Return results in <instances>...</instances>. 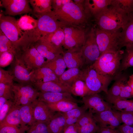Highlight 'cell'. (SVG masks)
<instances>
[{"mask_svg":"<svg viewBox=\"0 0 133 133\" xmlns=\"http://www.w3.org/2000/svg\"><path fill=\"white\" fill-rule=\"evenodd\" d=\"M112 0H85V9L90 16L95 17L111 4Z\"/></svg>","mask_w":133,"mask_h":133,"instance_id":"obj_23","label":"cell"},{"mask_svg":"<svg viewBox=\"0 0 133 133\" xmlns=\"http://www.w3.org/2000/svg\"><path fill=\"white\" fill-rule=\"evenodd\" d=\"M82 101L84 105L93 114L112 109L109 103L104 100L99 93L84 96L82 97Z\"/></svg>","mask_w":133,"mask_h":133,"instance_id":"obj_15","label":"cell"},{"mask_svg":"<svg viewBox=\"0 0 133 133\" xmlns=\"http://www.w3.org/2000/svg\"><path fill=\"white\" fill-rule=\"evenodd\" d=\"M63 28L65 35L63 46L65 49L68 50L83 46L86 37L83 30L71 26H65Z\"/></svg>","mask_w":133,"mask_h":133,"instance_id":"obj_13","label":"cell"},{"mask_svg":"<svg viewBox=\"0 0 133 133\" xmlns=\"http://www.w3.org/2000/svg\"><path fill=\"white\" fill-rule=\"evenodd\" d=\"M52 0H30L33 8L32 13L34 15L51 12Z\"/></svg>","mask_w":133,"mask_h":133,"instance_id":"obj_30","label":"cell"},{"mask_svg":"<svg viewBox=\"0 0 133 133\" xmlns=\"http://www.w3.org/2000/svg\"><path fill=\"white\" fill-rule=\"evenodd\" d=\"M82 69V80L85 82L89 90V95L102 91L107 94L108 86L113 77L101 74L90 66Z\"/></svg>","mask_w":133,"mask_h":133,"instance_id":"obj_6","label":"cell"},{"mask_svg":"<svg viewBox=\"0 0 133 133\" xmlns=\"http://www.w3.org/2000/svg\"><path fill=\"white\" fill-rule=\"evenodd\" d=\"M8 71L18 83L32 85L31 71L27 68L19 54L15 56Z\"/></svg>","mask_w":133,"mask_h":133,"instance_id":"obj_10","label":"cell"},{"mask_svg":"<svg viewBox=\"0 0 133 133\" xmlns=\"http://www.w3.org/2000/svg\"><path fill=\"white\" fill-rule=\"evenodd\" d=\"M65 37L63 29L60 27L55 32L42 38L38 41L45 43L56 48H62Z\"/></svg>","mask_w":133,"mask_h":133,"instance_id":"obj_22","label":"cell"},{"mask_svg":"<svg viewBox=\"0 0 133 133\" xmlns=\"http://www.w3.org/2000/svg\"><path fill=\"white\" fill-rule=\"evenodd\" d=\"M5 51L12 53L15 56L19 53L12 42L0 30V53Z\"/></svg>","mask_w":133,"mask_h":133,"instance_id":"obj_35","label":"cell"},{"mask_svg":"<svg viewBox=\"0 0 133 133\" xmlns=\"http://www.w3.org/2000/svg\"><path fill=\"white\" fill-rule=\"evenodd\" d=\"M31 72L32 83L59 81V78L53 71L47 67H42L32 71Z\"/></svg>","mask_w":133,"mask_h":133,"instance_id":"obj_20","label":"cell"},{"mask_svg":"<svg viewBox=\"0 0 133 133\" xmlns=\"http://www.w3.org/2000/svg\"><path fill=\"white\" fill-rule=\"evenodd\" d=\"M82 69L77 68H68L60 77L59 81L70 88L76 81L79 80H82Z\"/></svg>","mask_w":133,"mask_h":133,"instance_id":"obj_24","label":"cell"},{"mask_svg":"<svg viewBox=\"0 0 133 133\" xmlns=\"http://www.w3.org/2000/svg\"><path fill=\"white\" fill-rule=\"evenodd\" d=\"M71 93L75 96L82 98L89 95V90L85 82L79 80L74 83L70 87Z\"/></svg>","mask_w":133,"mask_h":133,"instance_id":"obj_34","label":"cell"},{"mask_svg":"<svg viewBox=\"0 0 133 133\" xmlns=\"http://www.w3.org/2000/svg\"><path fill=\"white\" fill-rule=\"evenodd\" d=\"M28 128L27 126L18 128L17 126H4L0 127V133H25Z\"/></svg>","mask_w":133,"mask_h":133,"instance_id":"obj_42","label":"cell"},{"mask_svg":"<svg viewBox=\"0 0 133 133\" xmlns=\"http://www.w3.org/2000/svg\"><path fill=\"white\" fill-rule=\"evenodd\" d=\"M116 129L120 133H133V127L123 123Z\"/></svg>","mask_w":133,"mask_h":133,"instance_id":"obj_50","label":"cell"},{"mask_svg":"<svg viewBox=\"0 0 133 133\" xmlns=\"http://www.w3.org/2000/svg\"><path fill=\"white\" fill-rule=\"evenodd\" d=\"M79 127L75 123L65 127L63 133H78Z\"/></svg>","mask_w":133,"mask_h":133,"instance_id":"obj_51","label":"cell"},{"mask_svg":"<svg viewBox=\"0 0 133 133\" xmlns=\"http://www.w3.org/2000/svg\"><path fill=\"white\" fill-rule=\"evenodd\" d=\"M99 127L94 120L79 128L78 133H97Z\"/></svg>","mask_w":133,"mask_h":133,"instance_id":"obj_43","label":"cell"},{"mask_svg":"<svg viewBox=\"0 0 133 133\" xmlns=\"http://www.w3.org/2000/svg\"><path fill=\"white\" fill-rule=\"evenodd\" d=\"M7 100L3 97H0V110L1 109Z\"/></svg>","mask_w":133,"mask_h":133,"instance_id":"obj_56","label":"cell"},{"mask_svg":"<svg viewBox=\"0 0 133 133\" xmlns=\"http://www.w3.org/2000/svg\"><path fill=\"white\" fill-rule=\"evenodd\" d=\"M126 77L120 73L115 77V82L106 94V100L107 102L111 103L118 98L122 83Z\"/></svg>","mask_w":133,"mask_h":133,"instance_id":"obj_25","label":"cell"},{"mask_svg":"<svg viewBox=\"0 0 133 133\" xmlns=\"http://www.w3.org/2000/svg\"><path fill=\"white\" fill-rule=\"evenodd\" d=\"M55 112L51 110L44 102L37 99L34 102L33 116L35 122H43L48 124Z\"/></svg>","mask_w":133,"mask_h":133,"instance_id":"obj_16","label":"cell"},{"mask_svg":"<svg viewBox=\"0 0 133 133\" xmlns=\"http://www.w3.org/2000/svg\"><path fill=\"white\" fill-rule=\"evenodd\" d=\"M14 103L11 100H7L0 110V123L4 120Z\"/></svg>","mask_w":133,"mask_h":133,"instance_id":"obj_46","label":"cell"},{"mask_svg":"<svg viewBox=\"0 0 133 133\" xmlns=\"http://www.w3.org/2000/svg\"><path fill=\"white\" fill-rule=\"evenodd\" d=\"M94 17L97 28L107 31H119L123 29L128 22L126 13L111 5Z\"/></svg>","mask_w":133,"mask_h":133,"instance_id":"obj_2","label":"cell"},{"mask_svg":"<svg viewBox=\"0 0 133 133\" xmlns=\"http://www.w3.org/2000/svg\"><path fill=\"white\" fill-rule=\"evenodd\" d=\"M82 51L83 68L92 65L101 55L96 41L95 29L93 28L86 35L85 42L82 47Z\"/></svg>","mask_w":133,"mask_h":133,"instance_id":"obj_8","label":"cell"},{"mask_svg":"<svg viewBox=\"0 0 133 133\" xmlns=\"http://www.w3.org/2000/svg\"><path fill=\"white\" fill-rule=\"evenodd\" d=\"M122 123L132 127L133 124V112H120Z\"/></svg>","mask_w":133,"mask_h":133,"instance_id":"obj_47","label":"cell"},{"mask_svg":"<svg viewBox=\"0 0 133 133\" xmlns=\"http://www.w3.org/2000/svg\"><path fill=\"white\" fill-rule=\"evenodd\" d=\"M43 67L50 69L59 79L65 71L66 67L63 56L61 54L57 56L53 60L46 63Z\"/></svg>","mask_w":133,"mask_h":133,"instance_id":"obj_31","label":"cell"},{"mask_svg":"<svg viewBox=\"0 0 133 133\" xmlns=\"http://www.w3.org/2000/svg\"><path fill=\"white\" fill-rule=\"evenodd\" d=\"M97 133H120L117 129L100 127Z\"/></svg>","mask_w":133,"mask_h":133,"instance_id":"obj_52","label":"cell"},{"mask_svg":"<svg viewBox=\"0 0 133 133\" xmlns=\"http://www.w3.org/2000/svg\"><path fill=\"white\" fill-rule=\"evenodd\" d=\"M128 79L126 76L124 79L122 85L120 93L118 99H127L133 97L132 89L128 83Z\"/></svg>","mask_w":133,"mask_h":133,"instance_id":"obj_39","label":"cell"},{"mask_svg":"<svg viewBox=\"0 0 133 133\" xmlns=\"http://www.w3.org/2000/svg\"><path fill=\"white\" fill-rule=\"evenodd\" d=\"M133 4V0H112L111 5L124 11L127 14Z\"/></svg>","mask_w":133,"mask_h":133,"instance_id":"obj_40","label":"cell"},{"mask_svg":"<svg viewBox=\"0 0 133 133\" xmlns=\"http://www.w3.org/2000/svg\"><path fill=\"white\" fill-rule=\"evenodd\" d=\"M19 54L27 68L31 71L43 67L46 63L45 58L33 45L23 49Z\"/></svg>","mask_w":133,"mask_h":133,"instance_id":"obj_11","label":"cell"},{"mask_svg":"<svg viewBox=\"0 0 133 133\" xmlns=\"http://www.w3.org/2000/svg\"><path fill=\"white\" fill-rule=\"evenodd\" d=\"M93 115L95 121L100 127L115 129L122 123L120 112L112 108Z\"/></svg>","mask_w":133,"mask_h":133,"instance_id":"obj_12","label":"cell"},{"mask_svg":"<svg viewBox=\"0 0 133 133\" xmlns=\"http://www.w3.org/2000/svg\"><path fill=\"white\" fill-rule=\"evenodd\" d=\"M66 118L62 113L56 112L48 124L50 133H63L65 128Z\"/></svg>","mask_w":133,"mask_h":133,"instance_id":"obj_26","label":"cell"},{"mask_svg":"<svg viewBox=\"0 0 133 133\" xmlns=\"http://www.w3.org/2000/svg\"><path fill=\"white\" fill-rule=\"evenodd\" d=\"M96 41L101 55L106 52L121 50L120 32H109L95 29Z\"/></svg>","mask_w":133,"mask_h":133,"instance_id":"obj_7","label":"cell"},{"mask_svg":"<svg viewBox=\"0 0 133 133\" xmlns=\"http://www.w3.org/2000/svg\"><path fill=\"white\" fill-rule=\"evenodd\" d=\"M66 67L68 68H84L82 56V47L67 50L62 54Z\"/></svg>","mask_w":133,"mask_h":133,"instance_id":"obj_17","label":"cell"},{"mask_svg":"<svg viewBox=\"0 0 133 133\" xmlns=\"http://www.w3.org/2000/svg\"><path fill=\"white\" fill-rule=\"evenodd\" d=\"M21 124V120L18 106L14 103L3 121L0 123V127L4 126H17Z\"/></svg>","mask_w":133,"mask_h":133,"instance_id":"obj_27","label":"cell"},{"mask_svg":"<svg viewBox=\"0 0 133 133\" xmlns=\"http://www.w3.org/2000/svg\"><path fill=\"white\" fill-rule=\"evenodd\" d=\"M73 1L71 0H52V9L53 10H59L67 4Z\"/></svg>","mask_w":133,"mask_h":133,"instance_id":"obj_48","label":"cell"},{"mask_svg":"<svg viewBox=\"0 0 133 133\" xmlns=\"http://www.w3.org/2000/svg\"><path fill=\"white\" fill-rule=\"evenodd\" d=\"M46 103L49 108L55 112L65 113L78 106V103L68 101H63L51 103Z\"/></svg>","mask_w":133,"mask_h":133,"instance_id":"obj_32","label":"cell"},{"mask_svg":"<svg viewBox=\"0 0 133 133\" xmlns=\"http://www.w3.org/2000/svg\"><path fill=\"white\" fill-rule=\"evenodd\" d=\"M13 87L14 94L13 102L15 105L30 104L38 98L39 92L32 84L14 83Z\"/></svg>","mask_w":133,"mask_h":133,"instance_id":"obj_9","label":"cell"},{"mask_svg":"<svg viewBox=\"0 0 133 133\" xmlns=\"http://www.w3.org/2000/svg\"><path fill=\"white\" fill-rule=\"evenodd\" d=\"M0 5L5 9V15L15 16L32 13L28 0H1Z\"/></svg>","mask_w":133,"mask_h":133,"instance_id":"obj_14","label":"cell"},{"mask_svg":"<svg viewBox=\"0 0 133 133\" xmlns=\"http://www.w3.org/2000/svg\"><path fill=\"white\" fill-rule=\"evenodd\" d=\"M34 102L28 105L18 106L21 120L20 126L25 127L26 125L30 126L35 123L33 116Z\"/></svg>","mask_w":133,"mask_h":133,"instance_id":"obj_28","label":"cell"},{"mask_svg":"<svg viewBox=\"0 0 133 133\" xmlns=\"http://www.w3.org/2000/svg\"><path fill=\"white\" fill-rule=\"evenodd\" d=\"M74 3L76 4L81 6H84L85 0H74Z\"/></svg>","mask_w":133,"mask_h":133,"instance_id":"obj_57","label":"cell"},{"mask_svg":"<svg viewBox=\"0 0 133 133\" xmlns=\"http://www.w3.org/2000/svg\"><path fill=\"white\" fill-rule=\"evenodd\" d=\"M37 100L48 103H55L63 101H70L78 103H83L82 100L74 98L71 93L68 92H39Z\"/></svg>","mask_w":133,"mask_h":133,"instance_id":"obj_18","label":"cell"},{"mask_svg":"<svg viewBox=\"0 0 133 133\" xmlns=\"http://www.w3.org/2000/svg\"><path fill=\"white\" fill-rule=\"evenodd\" d=\"M0 30L12 42L18 52L26 47L25 34L18 27L17 20L14 17L0 14Z\"/></svg>","mask_w":133,"mask_h":133,"instance_id":"obj_5","label":"cell"},{"mask_svg":"<svg viewBox=\"0 0 133 133\" xmlns=\"http://www.w3.org/2000/svg\"><path fill=\"white\" fill-rule=\"evenodd\" d=\"M133 67V47L126 48L121 61L119 73Z\"/></svg>","mask_w":133,"mask_h":133,"instance_id":"obj_36","label":"cell"},{"mask_svg":"<svg viewBox=\"0 0 133 133\" xmlns=\"http://www.w3.org/2000/svg\"><path fill=\"white\" fill-rule=\"evenodd\" d=\"M15 56L14 53L8 51L0 53V67H5L11 64Z\"/></svg>","mask_w":133,"mask_h":133,"instance_id":"obj_41","label":"cell"},{"mask_svg":"<svg viewBox=\"0 0 133 133\" xmlns=\"http://www.w3.org/2000/svg\"><path fill=\"white\" fill-rule=\"evenodd\" d=\"M37 18L36 27L32 30L24 31L26 47L39 41L42 38L63 26L57 19L52 11L50 13L35 16Z\"/></svg>","mask_w":133,"mask_h":133,"instance_id":"obj_1","label":"cell"},{"mask_svg":"<svg viewBox=\"0 0 133 133\" xmlns=\"http://www.w3.org/2000/svg\"><path fill=\"white\" fill-rule=\"evenodd\" d=\"M120 32L121 48L133 47V21H129Z\"/></svg>","mask_w":133,"mask_h":133,"instance_id":"obj_29","label":"cell"},{"mask_svg":"<svg viewBox=\"0 0 133 133\" xmlns=\"http://www.w3.org/2000/svg\"><path fill=\"white\" fill-rule=\"evenodd\" d=\"M33 124L39 133H50L47 124L41 122H35Z\"/></svg>","mask_w":133,"mask_h":133,"instance_id":"obj_49","label":"cell"},{"mask_svg":"<svg viewBox=\"0 0 133 133\" xmlns=\"http://www.w3.org/2000/svg\"><path fill=\"white\" fill-rule=\"evenodd\" d=\"M33 86L41 92H68L71 93L70 88L59 81H50L45 83H33Z\"/></svg>","mask_w":133,"mask_h":133,"instance_id":"obj_19","label":"cell"},{"mask_svg":"<svg viewBox=\"0 0 133 133\" xmlns=\"http://www.w3.org/2000/svg\"><path fill=\"white\" fill-rule=\"evenodd\" d=\"M124 52V51L120 50L104 53L90 66L101 74L116 77L119 74Z\"/></svg>","mask_w":133,"mask_h":133,"instance_id":"obj_4","label":"cell"},{"mask_svg":"<svg viewBox=\"0 0 133 133\" xmlns=\"http://www.w3.org/2000/svg\"><path fill=\"white\" fill-rule=\"evenodd\" d=\"M14 81L13 77L8 70H5L0 67V83L13 84Z\"/></svg>","mask_w":133,"mask_h":133,"instance_id":"obj_45","label":"cell"},{"mask_svg":"<svg viewBox=\"0 0 133 133\" xmlns=\"http://www.w3.org/2000/svg\"><path fill=\"white\" fill-rule=\"evenodd\" d=\"M13 84L0 83V97H3L7 100L13 101L14 94L13 90Z\"/></svg>","mask_w":133,"mask_h":133,"instance_id":"obj_37","label":"cell"},{"mask_svg":"<svg viewBox=\"0 0 133 133\" xmlns=\"http://www.w3.org/2000/svg\"><path fill=\"white\" fill-rule=\"evenodd\" d=\"M94 120L93 114L89 110L83 114L76 123L80 127Z\"/></svg>","mask_w":133,"mask_h":133,"instance_id":"obj_44","label":"cell"},{"mask_svg":"<svg viewBox=\"0 0 133 133\" xmlns=\"http://www.w3.org/2000/svg\"><path fill=\"white\" fill-rule=\"evenodd\" d=\"M57 19L65 26H76L86 23L90 15L85 9L75 4L73 1L68 3L62 8L52 10Z\"/></svg>","mask_w":133,"mask_h":133,"instance_id":"obj_3","label":"cell"},{"mask_svg":"<svg viewBox=\"0 0 133 133\" xmlns=\"http://www.w3.org/2000/svg\"><path fill=\"white\" fill-rule=\"evenodd\" d=\"M27 133H39L34 125L30 126L27 130Z\"/></svg>","mask_w":133,"mask_h":133,"instance_id":"obj_54","label":"cell"},{"mask_svg":"<svg viewBox=\"0 0 133 133\" xmlns=\"http://www.w3.org/2000/svg\"><path fill=\"white\" fill-rule=\"evenodd\" d=\"M17 22L18 27L23 31L33 29L36 27L38 24L37 19L27 14L21 16Z\"/></svg>","mask_w":133,"mask_h":133,"instance_id":"obj_33","label":"cell"},{"mask_svg":"<svg viewBox=\"0 0 133 133\" xmlns=\"http://www.w3.org/2000/svg\"><path fill=\"white\" fill-rule=\"evenodd\" d=\"M128 21H133V4L127 14Z\"/></svg>","mask_w":133,"mask_h":133,"instance_id":"obj_53","label":"cell"},{"mask_svg":"<svg viewBox=\"0 0 133 133\" xmlns=\"http://www.w3.org/2000/svg\"><path fill=\"white\" fill-rule=\"evenodd\" d=\"M32 45L44 58L47 59L46 63L53 60L64 52L62 48H56L40 41Z\"/></svg>","mask_w":133,"mask_h":133,"instance_id":"obj_21","label":"cell"},{"mask_svg":"<svg viewBox=\"0 0 133 133\" xmlns=\"http://www.w3.org/2000/svg\"><path fill=\"white\" fill-rule=\"evenodd\" d=\"M88 109L84 105L74 108L65 113H62L66 118L72 117L79 119Z\"/></svg>","mask_w":133,"mask_h":133,"instance_id":"obj_38","label":"cell"},{"mask_svg":"<svg viewBox=\"0 0 133 133\" xmlns=\"http://www.w3.org/2000/svg\"><path fill=\"white\" fill-rule=\"evenodd\" d=\"M128 83L131 88L133 96V74L129 76L128 79Z\"/></svg>","mask_w":133,"mask_h":133,"instance_id":"obj_55","label":"cell"}]
</instances>
